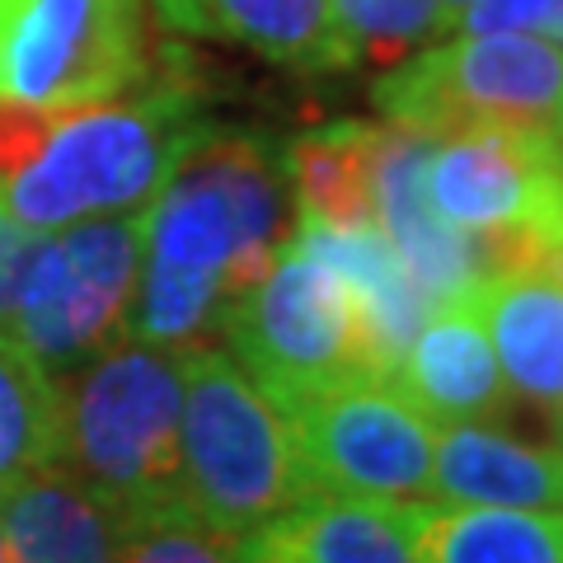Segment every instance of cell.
<instances>
[{
    "instance_id": "cell-5",
    "label": "cell",
    "mask_w": 563,
    "mask_h": 563,
    "mask_svg": "<svg viewBox=\"0 0 563 563\" xmlns=\"http://www.w3.org/2000/svg\"><path fill=\"white\" fill-rule=\"evenodd\" d=\"M376 109L432 136L503 128L563 155V43L540 33H455L385 70Z\"/></svg>"
},
{
    "instance_id": "cell-25",
    "label": "cell",
    "mask_w": 563,
    "mask_h": 563,
    "mask_svg": "<svg viewBox=\"0 0 563 563\" xmlns=\"http://www.w3.org/2000/svg\"><path fill=\"white\" fill-rule=\"evenodd\" d=\"M151 5L165 20V29H179L198 38V0H151Z\"/></svg>"
},
{
    "instance_id": "cell-24",
    "label": "cell",
    "mask_w": 563,
    "mask_h": 563,
    "mask_svg": "<svg viewBox=\"0 0 563 563\" xmlns=\"http://www.w3.org/2000/svg\"><path fill=\"white\" fill-rule=\"evenodd\" d=\"M33 244H38V231H29L24 221H14L10 207L0 202V333L10 329L14 296H20V282H24Z\"/></svg>"
},
{
    "instance_id": "cell-27",
    "label": "cell",
    "mask_w": 563,
    "mask_h": 563,
    "mask_svg": "<svg viewBox=\"0 0 563 563\" xmlns=\"http://www.w3.org/2000/svg\"><path fill=\"white\" fill-rule=\"evenodd\" d=\"M470 5H474V0H442V10L451 14V24H455V20H461V14H465Z\"/></svg>"
},
{
    "instance_id": "cell-26",
    "label": "cell",
    "mask_w": 563,
    "mask_h": 563,
    "mask_svg": "<svg viewBox=\"0 0 563 563\" xmlns=\"http://www.w3.org/2000/svg\"><path fill=\"white\" fill-rule=\"evenodd\" d=\"M544 38L563 43V0H550V20H544Z\"/></svg>"
},
{
    "instance_id": "cell-18",
    "label": "cell",
    "mask_w": 563,
    "mask_h": 563,
    "mask_svg": "<svg viewBox=\"0 0 563 563\" xmlns=\"http://www.w3.org/2000/svg\"><path fill=\"white\" fill-rule=\"evenodd\" d=\"M198 38H231L301 76L352 70L329 0H198Z\"/></svg>"
},
{
    "instance_id": "cell-9",
    "label": "cell",
    "mask_w": 563,
    "mask_h": 563,
    "mask_svg": "<svg viewBox=\"0 0 563 563\" xmlns=\"http://www.w3.org/2000/svg\"><path fill=\"white\" fill-rule=\"evenodd\" d=\"M151 76L141 0H0V99L70 109Z\"/></svg>"
},
{
    "instance_id": "cell-2",
    "label": "cell",
    "mask_w": 563,
    "mask_h": 563,
    "mask_svg": "<svg viewBox=\"0 0 563 563\" xmlns=\"http://www.w3.org/2000/svg\"><path fill=\"white\" fill-rule=\"evenodd\" d=\"M211 128L184 80H151L132 95L57 109L33 161L0 184V202L29 231L122 217L146 207Z\"/></svg>"
},
{
    "instance_id": "cell-7",
    "label": "cell",
    "mask_w": 563,
    "mask_h": 563,
    "mask_svg": "<svg viewBox=\"0 0 563 563\" xmlns=\"http://www.w3.org/2000/svg\"><path fill=\"white\" fill-rule=\"evenodd\" d=\"M422 192L451 231L488 244L493 273L563 263V155L544 141L503 128L442 132Z\"/></svg>"
},
{
    "instance_id": "cell-15",
    "label": "cell",
    "mask_w": 563,
    "mask_h": 563,
    "mask_svg": "<svg viewBox=\"0 0 563 563\" xmlns=\"http://www.w3.org/2000/svg\"><path fill=\"white\" fill-rule=\"evenodd\" d=\"M432 498L563 512V451L521 442L484 422H446L437 428Z\"/></svg>"
},
{
    "instance_id": "cell-13",
    "label": "cell",
    "mask_w": 563,
    "mask_h": 563,
    "mask_svg": "<svg viewBox=\"0 0 563 563\" xmlns=\"http://www.w3.org/2000/svg\"><path fill=\"white\" fill-rule=\"evenodd\" d=\"M422 503L314 498L240 540L244 563H418Z\"/></svg>"
},
{
    "instance_id": "cell-16",
    "label": "cell",
    "mask_w": 563,
    "mask_h": 563,
    "mask_svg": "<svg viewBox=\"0 0 563 563\" xmlns=\"http://www.w3.org/2000/svg\"><path fill=\"white\" fill-rule=\"evenodd\" d=\"M14 563H113V517L76 474L43 465L0 493Z\"/></svg>"
},
{
    "instance_id": "cell-8",
    "label": "cell",
    "mask_w": 563,
    "mask_h": 563,
    "mask_svg": "<svg viewBox=\"0 0 563 563\" xmlns=\"http://www.w3.org/2000/svg\"><path fill=\"white\" fill-rule=\"evenodd\" d=\"M141 277V211L95 217L38 235L14 296L10 339L47 372H70L128 339Z\"/></svg>"
},
{
    "instance_id": "cell-22",
    "label": "cell",
    "mask_w": 563,
    "mask_h": 563,
    "mask_svg": "<svg viewBox=\"0 0 563 563\" xmlns=\"http://www.w3.org/2000/svg\"><path fill=\"white\" fill-rule=\"evenodd\" d=\"M113 563H244L240 540L207 526L192 507L165 503L113 517Z\"/></svg>"
},
{
    "instance_id": "cell-17",
    "label": "cell",
    "mask_w": 563,
    "mask_h": 563,
    "mask_svg": "<svg viewBox=\"0 0 563 563\" xmlns=\"http://www.w3.org/2000/svg\"><path fill=\"white\" fill-rule=\"evenodd\" d=\"M376 141L380 122H333V128L296 136L282 155L291 198L301 207L296 221L376 225Z\"/></svg>"
},
{
    "instance_id": "cell-23",
    "label": "cell",
    "mask_w": 563,
    "mask_h": 563,
    "mask_svg": "<svg viewBox=\"0 0 563 563\" xmlns=\"http://www.w3.org/2000/svg\"><path fill=\"white\" fill-rule=\"evenodd\" d=\"M52 118H57V109H38V103H20V99H0V184L33 161V151L43 146Z\"/></svg>"
},
{
    "instance_id": "cell-4",
    "label": "cell",
    "mask_w": 563,
    "mask_h": 563,
    "mask_svg": "<svg viewBox=\"0 0 563 563\" xmlns=\"http://www.w3.org/2000/svg\"><path fill=\"white\" fill-rule=\"evenodd\" d=\"M179 484L184 507L235 540L314 498L291 413L211 343L184 352Z\"/></svg>"
},
{
    "instance_id": "cell-28",
    "label": "cell",
    "mask_w": 563,
    "mask_h": 563,
    "mask_svg": "<svg viewBox=\"0 0 563 563\" xmlns=\"http://www.w3.org/2000/svg\"><path fill=\"white\" fill-rule=\"evenodd\" d=\"M0 563H14V550H10V536H5V517H0Z\"/></svg>"
},
{
    "instance_id": "cell-12",
    "label": "cell",
    "mask_w": 563,
    "mask_h": 563,
    "mask_svg": "<svg viewBox=\"0 0 563 563\" xmlns=\"http://www.w3.org/2000/svg\"><path fill=\"white\" fill-rule=\"evenodd\" d=\"M390 380L437 428H446V422H484L503 413L507 380L498 372V357H493V343L479 324L470 291L422 314V324L409 339V347H404Z\"/></svg>"
},
{
    "instance_id": "cell-20",
    "label": "cell",
    "mask_w": 563,
    "mask_h": 563,
    "mask_svg": "<svg viewBox=\"0 0 563 563\" xmlns=\"http://www.w3.org/2000/svg\"><path fill=\"white\" fill-rule=\"evenodd\" d=\"M62 455V385L47 366L0 333V493Z\"/></svg>"
},
{
    "instance_id": "cell-3",
    "label": "cell",
    "mask_w": 563,
    "mask_h": 563,
    "mask_svg": "<svg viewBox=\"0 0 563 563\" xmlns=\"http://www.w3.org/2000/svg\"><path fill=\"white\" fill-rule=\"evenodd\" d=\"M62 385L57 465L109 507V517L184 503L179 413L184 352L118 339L90 362L70 366Z\"/></svg>"
},
{
    "instance_id": "cell-1",
    "label": "cell",
    "mask_w": 563,
    "mask_h": 563,
    "mask_svg": "<svg viewBox=\"0 0 563 563\" xmlns=\"http://www.w3.org/2000/svg\"><path fill=\"white\" fill-rule=\"evenodd\" d=\"M291 184L263 136L207 132L141 211V277L128 333L174 352L202 347L225 306L287 244Z\"/></svg>"
},
{
    "instance_id": "cell-11",
    "label": "cell",
    "mask_w": 563,
    "mask_h": 563,
    "mask_svg": "<svg viewBox=\"0 0 563 563\" xmlns=\"http://www.w3.org/2000/svg\"><path fill=\"white\" fill-rule=\"evenodd\" d=\"M507 395L563 418V263H521L470 291Z\"/></svg>"
},
{
    "instance_id": "cell-21",
    "label": "cell",
    "mask_w": 563,
    "mask_h": 563,
    "mask_svg": "<svg viewBox=\"0 0 563 563\" xmlns=\"http://www.w3.org/2000/svg\"><path fill=\"white\" fill-rule=\"evenodd\" d=\"M329 10L352 52V66L372 70H390L455 33L442 0H329Z\"/></svg>"
},
{
    "instance_id": "cell-14",
    "label": "cell",
    "mask_w": 563,
    "mask_h": 563,
    "mask_svg": "<svg viewBox=\"0 0 563 563\" xmlns=\"http://www.w3.org/2000/svg\"><path fill=\"white\" fill-rule=\"evenodd\" d=\"M291 240L310 250L329 273L343 277V287L362 310L372 372L390 380L404 347H409V339L422 324V314L432 310V301L418 291V282L395 254V244L385 240L380 225H320V221H296Z\"/></svg>"
},
{
    "instance_id": "cell-6",
    "label": "cell",
    "mask_w": 563,
    "mask_h": 563,
    "mask_svg": "<svg viewBox=\"0 0 563 563\" xmlns=\"http://www.w3.org/2000/svg\"><path fill=\"white\" fill-rule=\"evenodd\" d=\"M221 333L235 347L231 357L282 409L339 380L376 376L352 291L296 240L282 244L273 268L225 306Z\"/></svg>"
},
{
    "instance_id": "cell-19",
    "label": "cell",
    "mask_w": 563,
    "mask_h": 563,
    "mask_svg": "<svg viewBox=\"0 0 563 563\" xmlns=\"http://www.w3.org/2000/svg\"><path fill=\"white\" fill-rule=\"evenodd\" d=\"M418 563H563V512L536 507H428Z\"/></svg>"
},
{
    "instance_id": "cell-10",
    "label": "cell",
    "mask_w": 563,
    "mask_h": 563,
    "mask_svg": "<svg viewBox=\"0 0 563 563\" xmlns=\"http://www.w3.org/2000/svg\"><path fill=\"white\" fill-rule=\"evenodd\" d=\"M314 493L366 503L432 498L437 422L422 418L395 380L352 376L287 404Z\"/></svg>"
}]
</instances>
